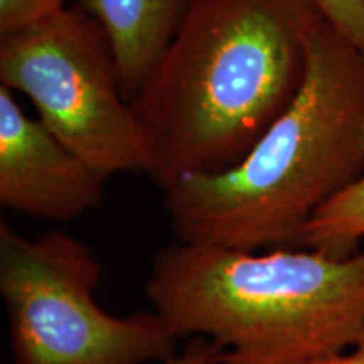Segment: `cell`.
<instances>
[{
	"instance_id": "8fae6325",
	"label": "cell",
	"mask_w": 364,
	"mask_h": 364,
	"mask_svg": "<svg viewBox=\"0 0 364 364\" xmlns=\"http://www.w3.org/2000/svg\"><path fill=\"white\" fill-rule=\"evenodd\" d=\"M226 356L228 351L220 343L198 336L186 339L182 351L161 364H221Z\"/></svg>"
},
{
	"instance_id": "7c38bea8",
	"label": "cell",
	"mask_w": 364,
	"mask_h": 364,
	"mask_svg": "<svg viewBox=\"0 0 364 364\" xmlns=\"http://www.w3.org/2000/svg\"><path fill=\"white\" fill-rule=\"evenodd\" d=\"M221 364H243L236 359L226 356L225 361ZM297 364H364V331L358 336L351 348L346 351H339L334 354H327V356L311 359V361H304Z\"/></svg>"
},
{
	"instance_id": "5b68a950",
	"label": "cell",
	"mask_w": 364,
	"mask_h": 364,
	"mask_svg": "<svg viewBox=\"0 0 364 364\" xmlns=\"http://www.w3.org/2000/svg\"><path fill=\"white\" fill-rule=\"evenodd\" d=\"M0 85L26 95L39 120L107 181L147 174V130L122 93L110 39L81 7L2 36Z\"/></svg>"
},
{
	"instance_id": "277c9868",
	"label": "cell",
	"mask_w": 364,
	"mask_h": 364,
	"mask_svg": "<svg viewBox=\"0 0 364 364\" xmlns=\"http://www.w3.org/2000/svg\"><path fill=\"white\" fill-rule=\"evenodd\" d=\"M102 265L61 230L27 238L0 220V295L14 364H161L179 336L157 312L118 317L100 307Z\"/></svg>"
},
{
	"instance_id": "30bf717a",
	"label": "cell",
	"mask_w": 364,
	"mask_h": 364,
	"mask_svg": "<svg viewBox=\"0 0 364 364\" xmlns=\"http://www.w3.org/2000/svg\"><path fill=\"white\" fill-rule=\"evenodd\" d=\"M322 16L364 54V0H314Z\"/></svg>"
},
{
	"instance_id": "8992f818",
	"label": "cell",
	"mask_w": 364,
	"mask_h": 364,
	"mask_svg": "<svg viewBox=\"0 0 364 364\" xmlns=\"http://www.w3.org/2000/svg\"><path fill=\"white\" fill-rule=\"evenodd\" d=\"M107 179L68 149L43 122L27 117L0 85V206L68 223L103 203Z\"/></svg>"
},
{
	"instance_id": "ba28073f",
	"label": "cell",
	"mask_w": 364,
	"mask_h": 364,
	"mask_svg": "<svg viewBox=\"0 0 364 364\" xmlns=\"http://www.w3.org/2000/svg\"><path fill=\"white\" fill-rule=\"evenodd\" d=\"M364 240V174L326 203L306 228L302 248L334 258L351 257Z\"/></svg>"
},
{
	"instance_id": "6da1fadb",
	"label": "cell",
	"mask_w": 364,
	"mask_h": 364,
	"mask_svg": "<svg viewBox=\"0 0 364 364\" xmlns=\"http://www.w3.org/2000/svg\"><path fill=\"white\" fill-rule=\"evenodd\" d=\"M314 0H191L130 105L167 191L247 157L302 85Z\"/></svg>"
},
{
	"instance_id": "7a4b0ae2",
	"label": "cell",
	"mask_w": 364,
	"mask_h": 364,
	"mask_svg": "<svg viewBox=\"0 0 364 364\" xmlns=\"http://www.w3.org/2000/svg\"><path fill=\"white\" fill-rule=\"evenodd\" d=\"M363 174L364 54L321 16L284 113L235 167L164 191V209L181 243L302 248L312 216Z\"/></svg>"
},
{
	"instance_id": "3957f363",
	"label": "cell",
	"mask_w": 364,
	"mask_h": 364,
	"mask_svg": "<svg viewBox=\"0 0 364 364\" xmlns=\"http://www.w3.org/2000/svg\"><path fill=\"white\" fill-rule=\"evenodd\" d=\"M144 292L179 339H213L243 364H297L364 331V248L334 258L176 241L156 253Z\"/></svg>"
},
{
	"instance_id": "52a82bcc",
	"label": "cell",
	"mask_w": 364,
	"mask_h": 364,
	"mask_svg": "<svg viewBox=\"0 0 364 364\" xmlns=\"http://www.w3.org/2000/svg\"><path fill=\"white\" fill-rule=\"evenodd\" d=\"M191 0H80L110 39L124 97L132 102L174 36Z\"/></svg>"
},
{
	"instance_id": "9c48e42d",
	"label": "cell",
	"mask_w": 364,
	"mask_h": 364,
	"mask_svg": "<svg viewBox=\"0 0 364 364\" xmlns=\"http://www.w3.org/2000/svg\"><path fill=\"white\" fill-rule=\"evenodd\" d=\"M66 9V0H0V38L39 24Z\"/></svg>"
}]
</instances>
